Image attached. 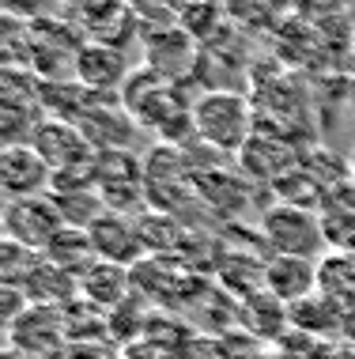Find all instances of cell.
Returning <instances> with one entry per match:
<instances>
[{"mask_svg": "<svg viewBox=\"0 0 355 359\" xmlns=\"http://www.w3.org/2000/svg\"><path fill=\"white\" fill-rule=\"evenodd\" d=\"M193 133L216 151H242L253 133V106L238 91H204L193 102Z\"/></svg>", "mask_w": 355, "mask_h": 359, "instance_id": "1", "label": "cell"}, {"mask_svg": "<svg viewBox=\"0 0 355 359\" xmlns=\"http://www.w3.org/2000/svg\"><path fill=\"white\" fill-rule=\"evenodd\" d=\"M261 242L280 257H306V261H314L329 246L321 231V212L284 205V201H276L261 212Z\"/></svg>", "mask_w": 355, "mask_h": 359, "instance_id": "2", "label": "cell"}, {"mask_svg": "<svg viewBox=\"0 0 355 359\" xmlns=\"http://www.w3.org/2000/svg\"><path fill=\"white\" fill-rule=\"evenodd\" d=\"M31 148L42 155V163L53 170V182L61 178H91V167L99 159V151L91 148V140L83 137L80 125L42 118V125L34 129Z\"/></svg>", "mask_w": 355, "mask_h": 359, "instance_id": "3", "label": "cell"}, {"mask_svg": "<svg viewBox=\"0 0 355 359\" xmlns=\"http://www.w3.org/2000/svg\"><path fill=\"white\" fill-rule=\"evenodd\" d=\"M69 227L57 208V201L46 197H23V201H4V238L19 242V246L46 254V246Z\"/></svg>", "mask_w": 355, "mask_h": 359, "instance_id": "4", "label": "cell"}, {"mask_svg": "<svg viewBox=\"0 0 355 359\" xmlns=\"http://www.w3.org/2000/svg\"><path fill=\"white\" fill-rule=\"evenodd\" d=\"M91 186L106 212H129L144 201V163L132 151H99L91 167Z\"/></svg>", "mask_w": 355, "mask_h": 359, "instance_id": "5", "label": "cell"}, {"mask_svg": "<svg viewBox=\"0 0 355 359\" xmlns=\"http://www.w3.org/2000/svg\"><path fill=\"white\" fill-rule=\"evenodd\" d=\"M0 189L8 201L23 197H46L53 189V170L42 163L31 144H15V148H0Z\"/></svg>", "mask_w": 355, "mask_h": 359, "instance_id": "6", "label": "cell"}, {"mask_svg": "<svg viewBox=\"0 0 355 359\" xmlns=\"http://www.w3.org/2000/svg\"><path fill=\"white\" fill-rule=\"evenodd\" d=\"M88 235H91V246L99 254V261H110V265H121V269H137L140 261H148L140 223L121 216V212H106Z\"/></svg>", "mask_w": 355, "mask_h": 359, "instance_id": "7", "label": "cell"}, {"mask_svg": "<svg viewBox=\"0 0 355 359\" xmlns=\"http://www.w3.org/2000/svg\"><path fill=\"white\" fill-rule=\"evenodd\" d=\"M129 65H125V53L113 50V46L102 42H83L76 50V65H72V80L83 83L91 95H110L129 83Z\"/></svg>", "mask_w": 355, "mask_h": 359, "instance_id": "8", "label": "cell"}, {"mask_svg": "<svg viewBox=\"0 0 355 359\" xmlns=\"http://www.w3.org/2000/svg\"><path fill=\"white\" fill-rule=\"evenodd\" d=\"M318 265L306 257H265V291L284 306H295L302 299L318 295Z\"/></svg>", "mask_w": 355, "mask_h": 359, "instance_id": "9", "label": "cell"}, {"mask_svg": "<svg viewBox=\"0 0 355 359\" xmlns=\"http://www.w3.org/2000/svg\"><path fill=\"white\" fill-rule=\"evenodd\" d=\"M76 287H80V303L83 306L113 310L132 291V269L110 265V261H95L88 273L76 280Z\"/></svg>", "mask_w": 355, "mask_h": 359, "instance_id": "10", "label": "cell"}, {"mask_svg": "<svg viewBox=\"0 0 355 359\" xmlns=\"http://www.w3.org/2000/svg\"><path fill=\"white\" fill-rule=\"evenodd\" d=\"M344 314H348V310L337 306L329 295H321V291L310 299H302V303H295V306H287L291 329L302 337H314V341H333V337H340Z\"/></svg>", "mask_w": 355, "mask_h": 359, "instance_id": "11", "label": "cell"}, {"mask_svg": "<svg viewBox=\"0 0 355 359\" xmlns=\"http://www.w3.org/2000/svg\"><path fill=\"white\" fill-rule=\"evenodd\" d=\"M193 38H189L181 27H162V31H151V42H148V69L162 76V80H174L178 72L189 69V57H193Z\"/></svg>", "mask_w": 355, "mask_h": 359, "instance_id": "12", "label": "cell"}, {"mask_svg": "<svg viewBox=\"0 0 355 359\" xmlns=\"http://www.w3.org/2000/svg\"><path fill=\"white\" fill-rule=\"evenodd\" d=\"M42 257L50 261L53 269H61L64 276H72V280H80L95 261H99V254H95V246H91V235L88 231H76V227H64L61 235L46 246Z\"/></svg>", "mask_w": 355, "mask_h": 359, "instance_id": "13", "label": "cell"}, {"mask_svg": "<svg viewBox=\"0 0 355 359\" xmlns=\"http://www.w3.org/2000/svg\"><path fill=\"white\" fill-rule=\"evenodd\" d=\"M193 186H197V197L204 205H212L216 212H223V216H235L238 208H246V193H249L246 178L238 182L227 170H197Z\"/></svg>", "mask_w": 355, "mask_h": 359, "instance_id": "14", "label": "cell"}, {"mask_svg": "<svg viewBox=\"0 0 355 359\" xmlns=\"http://www.w3.org/2000/svg\"><path fill=\"white\" fill-rule=\"evenodd\" d=\"M321 231L333 254H351L355 257V208H344L333 201V208L321 212Z\"/></svg>", "mask_w": 355, "mask_h": 359, "instance_id": "15", "label": "cell"}, {"mask_svg": "<svg viewBox=\"0 0 355 359\" xmlns=\"http://www.w3.org/2000/svg\"><path fill=\"white\" fill-rule=\"evenodd\" d=\"M340 348L344 352H355V310H348V314H344V325H340Z\"/></svg>", "mask_w": 355, "mask_h": 359, "instance_id": "16", "label": "cell"}, {"mask_svg": "<svg viewBox=\"0 0 355 359\" xmlns=\"http://www.w3.org/2000/svg\"><path fill=\"white\" fill-rule=\"evenodd\" d=\"M348 178H351V182H355V151H351V155H348Z\"/></svg>", "mask_w": 355, "mask_h": 359, "instance_id": "17", "label": "cell"}, {"mask_svg": "<svg viewBox=\"0 0 355 359\" xmlns=\"http://www.w3.org/2000/svg\"><path fill=\"white\" fill-rule=\"evenodd\" d=\"M333 359H355V352H344V348H337V355Z\"/></svg>", "mask_w": 355, "mask_h": 359, "instance_id": "18", "label": "cell"}]
</instances>
